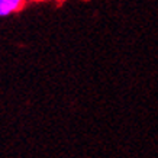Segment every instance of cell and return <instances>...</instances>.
Here are the masks:
<instances>
[{"label": "cell", "instance_id": "cell-1", "mask_svg": "<svg viewBox=\"0 0 158 158\" xmlns=\"http://www.w3.org/2000/svg\"><path fill=\"white\" fill-rule=\"evenodd\" d=\"M25 0H0V18H7L10 15L20 12L25 7Z\"/></svg>", "mask_w": 158, "mask_h": 158}, {"label": "cell", "instance_id": "cell-2", "mask_svg": "<svg viewBox=\"0 0 158 158\" xmlns=\"http://www.w3.org/2000/svg\"><path fill=\"white\" fill-rule=\"evenodd\" d=\"M41 2H45V0H25V3H41Z\"/></svg>", "mask_w": 158, "mask_h": 158}]
</instances>
